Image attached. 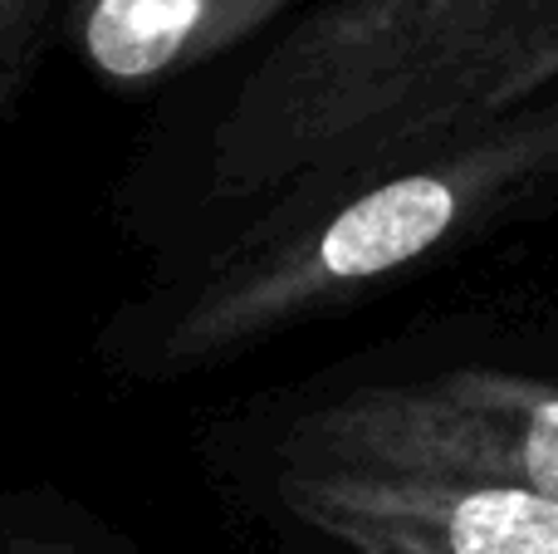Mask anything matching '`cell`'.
I'll list each match as a JSON object with an SVG mask.
<instances>
[{
    "mask_svg": "<svg viewBox=\"0 0 558 554\" xmlns=\"http://www.w3.org/2000/svg\"><path fill=\"white\" fill-rule=\"evenodd\" d=\"M554 84L558 0H324L226 108L211 192L279 212L544 104Z\"/></svg>",
    "mask_w": 558,
    "mask_h": 554,
    "instance_id": "cell-1",
    "label": "cell"
},
{
    "mask_svg": "<svg viewBox=\"0 0 558 554\" xmlns=\"http://www.w3.org/2000/svg\"><path fill=\"white\" fill-rule=\"evenodd\" d=\"M558 177V98L465 128L422 153L270 212L162 339L167 363H206L407 270L446 241L510 212Z\"/></svg>",
    "mask_w": 558,
    "mask_h": 554,
    "instance_id": "cell-2",
    "label": "cell"
},
{
    "mask_svg": "<svg viewBox=\"0 0 558 554\" xmlns=\"http://www.w3.org/2000/svg\"><path fill=\"white\" fill-rule=\"evenodd\" d=\"M304 467L505 481L558 506V383L505 369H446L357 388L289 432Z\"/></svg>",
    "mask_w": 558,
    "mask_h": 554,
    "instance_id": "cell-3",
    "label": "cell"
},
{
    "mask_svg": "<svg viewBox=\"0 0 558 554\" xmlns=\"http://www.w3.org/2000/svg\"><path fill=\"white\" fill-rule=\"evenodd\" d=\"M279 501L338 554H558V506L505 481L289 461Z\"/></svg>",
    "mask_w": 558,
    "mask_h": 554,
    "instance_id": "cell-4",
    "label": "cell"
},
{
    "mask_svg": "<svg viewBox=\"0 0 558 554\" xmlns=\"http://www.w3.org/2000/svg\"><path fill=\"white\" fill-rule=\"evenodd\" d=\"M289 0H78V49L108 84H157L235 49Z\"/></svg>",
    "mask_w": 558,
    "mask_h": 554,
    "instance_id": "cell-5",
    "label": "cell"
},
{
    "mask_svg": "<svg viewBox=\"0 0 558 554\" xmlns=\"http://www.w3.org/2000/svg\"><path fill=\"white\" fill-rule=\"evenodd\" d=\"M45 10H49V0H0V69L29 45Z\"/></svg>",
    "mask_w": 558,
    "mask_h": 554,
    "instance_id": "cell-6",
    "label": "cell"
},
{
    "mask_svg": "<svg viewBox=\"0 0 558 554\" xmlns=\"http://www.w3.org/2000/svg\"><path fill=\"white\" fill-rule=\"evenodd\" d=\"M0 554H74L69 545H49V540H15V545H5Z\"/></svg>",
    "mask_w": 558,
    "mask_h": 554,
    "instance_id": "cell-7",
    "label": "cell"
}]
</instances>
